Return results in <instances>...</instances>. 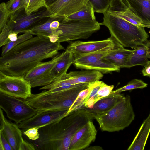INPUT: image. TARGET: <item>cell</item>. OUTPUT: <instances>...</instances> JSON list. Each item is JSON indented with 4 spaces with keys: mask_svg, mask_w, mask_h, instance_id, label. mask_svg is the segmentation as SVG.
<instances>
[{
    "mask_svg": "<svg viewBox=\"0 0 150 150\" xmlns=\"http://www.w3.org/2000/svg\"><path fill=\"white\" fill-rule=\"evenodd\" d=\"M150 133V111L142 123L139 129L128 148V150H143Z\"/></svg>",
    "mask_w": 150,
    "mask_h": 150,
    "instance_id": "23",
    "label": "cell"
},
{
    "mask_svg": "<svg viewBox=\"0 0 150 150\" xmlns=\"http://www.w3.org/2000/svg\"><path fill=\"white\" fill-rule=\"evenodd\" d=\"M47 6L45 0H30L27 8L25 10V14H30L42 7L46 8Z\"/></svg>",
    "mask_w": 150,
    "mask_h": 150,
    "instance_id": "32",
    "label": "cell"
},
{
    "mask_svg": "<svg viewBox=\"0 0 150 150\" xmlns=\"http://www.w3.org/2000/svg\"><path fill=\"white\" fill-rule=\"evenodd\" d=\"M132 52V50L125 49L121 44L117 43L102 59L120 68H127L128 60Z\"/></svg>",
    "mask_w": 150,
    "mask_h": 150,
    "instance_id": "18",
    "label": "cell"
},
{
    "mask_svg": "<svg viewBox=\"0 0 150 150\" xmlns=\"http://www.w3.org/2000/svg\"><path fill=\"white\" fill-rule=\"evenodd\" d=\"M125 96V95L121 93L111 92L107 96L96 102L91 108L82 107L94 115L101 113L110 110Z\"/></svg>",
    "mask_w": 150,
    "mask_h": 150,
    "instance_id": "20",
    "label": "cell"
},
{
    "mask_svg": "<svg viewBox=\"0 0 150 150\" xmlns=\"http://www.w3.org/2000/svg\"><path fill=\"white\" fill-rule=\"evenodd\" d=\"M92 6L95 12L103 14L109 9L111 0H88Z\"/></svg>",
    "mask_w": 150,
    "mask_h": 150,
    "instance_id": "29",
    "label": "cell"
},
{
    "mask_svg": "<svg viewBox=\"0 0 150 150\" xmlns=\"http://www.w3.org/2000/svg\"><path fill=\"white\" fill-rule=\"evenodd\" d=\"M114 88L113 85H108L105 83L103 85L97 92L96 96L94 100V104L100 100L108 96L112 91Z\"/></svg>",
    "mask_w": 150,
    "mask_h": 150,
    "instance_id": "33",
    "label": "cell"
},
{
    "mask_svg": "<svg viewBox=\"0 0 150 150\" xmlns=\"http://www.w3.org/2000/svg\"><path fill=\"white\" fill-rule=\"evenodd\" d=\"M144 66V68L141 71L143 75L150 78V60H148Z\"/></svg>",
    "mask_w": 150,
    "mask_h": 150,
    "instance_id": "39",
    "label": "cell"
},
{
    "mask_svg": "<svg viewBox=\"0 0 150 150\" xmlns=\"http://www.w3.org/2000/svg\"><path fill=\"white\" fill-rule=\"evenodd\" d=\"M0 32V47H1L10 42L8 37L9 34L12 32L7 23L4 26Z\"/></svg>",
    "mask_w": 150,
    "mask_h": 150,
    "instance_id": "35",
    "label": "cell"
},
{
    "mask_svg": "<svg viewBox=\"0 0 150 150\" xmlns=\"http://www.w3.org/2000/svg\"><path fill=\"white\" fill-rule=\"evenodd\" d=\"M88 83H81L66 90L50 92L45 90L38 94H32L25 100L38 111L64 109L69 110L79 93L87 88Z\"/></svg>",
    "mask_w": 150,
    "mask_h": 150,
    "instance_id": "4",
    "label": "cell"
},
{
    "mask_svg": "<svg viewBox=\"0 0 150 150\" xmlns=\"http://www.w3.org/2000/svg\"><path fill=\"white\" fill-rule=\"evenodd\" d=\"M85 150H103V148L99 146H91L89 147H88L86 148Z\"/></svg>",
    "mask_w": 150,
    "mask_h": 150,
    "instance_id": "43",
    "label": "cell"
},
{
    "mask_svg": "<svg viewBox=\"0 0 150 150\" xmlns=\"http://www.w3.org/2000/svg\"><path fill=\"white\" fill-rule=\"evenodd\" d=\"M0 150H13L3 132L0 131Z\"/></svg>",
    "mask_w": 150,
    "mask_h": 150,
    "instance_id": "37",
    "label": "cell"
},
{
    "mask_svg": "<svg viewBox=\"0 0 150 150\" xmlns=\"http://www.w3.org/2000/svg\"><path fill=\"white\" fill-rule=\"evenodd\" d=\"M39 129L37 127L31 128L23 131V133L29 139L35 141L38 139L40 137Z\"/></svg>",
    "mask_w": 150,
    "mask_h": 150,
    "instance_id": "36",
    "label": "cell"
},
{
    "mask_svg": "<svg viewBox=\"0 0 150 150\" xmlns=\"http://www.w3.org/2000/svg\"><path fill=\"white\" fill-rule=\"evenodd\" d=\"M100 25V23L96 20H73L61 22L57 29L50 30L43 36L48 38L50 40L54 43L86 39L99 30Z\"/></svg>",
    "mask_w": 150,
    "mask_h": 150,
    "instance_id": "6",
    "label": "cell"
},
{
    "mask_svg": "<svg viewBox=\"0 0 150 150\" xmlns=\"http://www.w3.org/2000/svg\"><path fill=\"white\" fill-rule=\"evenodd\" d=\"M88 0H57L48 5L42 17L62 19L74 13L85 6Z\"/></svg>",
    "mask_w": 150,
    "mask_h": 150,
    "instance_id": "10",
    "label": "cell"
},
{
    "mask_svg": "<svg viewBox=\"0 0 150 150\" xmlns=\"http://www.w3.org/2000/svg\"><path fill=\"white\" fill-rule=\"evenodd\" d=\"M104 83L103 81L99 80L88 84L87 88L89 89V91L84 100L83 107L86 108H91L93 107L94 104V100L96 96L97 92Z\"/></svg>",
    "mask_w": 150,
    "mask_h": 150,
    "instance_id": "26",
    "label": "cell"
},
{
    "mask_svg": "<svg viewBox=\"0 0 150 150\" xmlns=\"http://www.w3.org/2000/svg\"><path fill=\"white\" fill-rule=\"evenodd\" d=\"M30 0H25V6L24 9H25L27 7Z\"/></svg>",
    "mask_w": 150,
    "mask_h": 150,
    "instance_id": "45",
    "label": "cell"
},
{
    "mask_svg": "<svg viewBox=\"0 0 150 150\" xmlns=\"http://www.w3.org/2000/svg\"><path fill=\"white\" fill-rule=\"evenodd\" d=\"M6 4L10 15L14 14L22 8L24 9L25 0H10Z\"/></svg>",
    "mask_w": 150,
    "mask_h": 150,
    "instance_id": "31",
    "label": "cell"
},
{
    "mask_svg": "<svg viewBox=\"0 0 150 150\" xmlns=\"http://www.w3.org/2000/svg\"><path fill=\"white\" fill-rule=\"evenodd\" d=\"M107 11L137 26H140L141 20L127 7L119 6L114 9L108 10Z\"/></svg>",
    "mask_w": 150,
    "mask_h": 150,
    "instance_id": "25",
    "label": "cell"
},
{
    "mask_svg": "<svg viewBox=\"0 0 150 150\" xmlns=\"http://www.w3.org/2000/svg\"><path fill=\"white\" fill-rule=\"evenodd\" d=\"M103 14L100 25L107 27L112 38L124 47L133 49L148 41L149 35L145 27L137 26L107 11Z\"/></svg>",
    "mask_w": 150,
    "mask_h": 150,
    "instance_id": "3",
    "label": "cell"
},
{
    "mask_svg": "<svg viewBox=\"0 0 150 150\" xmlns=\"http://www.w3.org/2000/svg\"><path fill=\"white\" fill-rule=\"evenodd\" d=\"M0 107L17 125L31 117L38 111L25 100L0 93Z\"/></svg>",
    "mask_w": 150,
    "mask_h": 150,
    "instance_id": "7",
    "label": "cell"
},
{
    "mask_svg": "<svg viewBox=\"0 0 150 150\" xmlns=\"http://www.w3.org/2000/svg\"><path fill=\"white\" fill-rule=\"evenodd\" d=\"M44 12L41 11L29 15L25 13L18 16L16 13L10 15V19L7 24L9 26L12 32L24 33L30 31L35 26L36 23L42 17Z\"/></svg>",
    "mask_w": 150,
    "mask_h": 150,
    "instance_id": "13",
    "label": "cell"
},
{
    "mask_svg": "<svg viewBox=\"0 0 150 150\" xmlns=\"http://www.w3.org/2000/svg\"><path fill=\"white\" fill-rule=\"evenodd\" d=\"M32 87L24 76H10L0 71V93L26 100L32 94Z\"/></svg>",
    "mask_w": 150,
    "mask_h": 150,
    "instance_id": "9",
    "label": "cell"
},
{
    "mask_svg": "<svg viewBox=\"0 0 150 150\" xmlns=\"http://www.w3.org/2000/svg\"><path fill=\"white\" fill-rule=\"evenodd\" d=\"M119 5H125L122 0H111L110 5L109 8H112Z\"/></svg>",
    "mask_w": 150,
    "mask_h": 150,
    "instance_id": "40",
    "label": "cell"
},
{
    "mask_svg": "<svg viewBox=\"0 0 150 150\" xmlns=\"http://www.w3.org/2000/svg\"><path fill=\"white\" fill-rule=\"evenodd\" d=\"M148 84L141 80L134 79L124 86L114 91L111 92L121 93L125 91L135 89H143L147 87Z\"/></svg>",
    "mask_w": 150,
    "mask_h": 150,
    "instance_id": "28",
    "label": "cell"
},
{
    "mask_svg": "<svg viewBox=\"0 0 150 150\" xmlns=\"http://www.w3.org/2000/svg\"><path fill=\"white\" fill-rule=\"evenodd\" d=\"M149 43H150V40L149 41Z\"/></svg>",
    "mask_w": 150,
    "mask_h": 150,
    "instance_id": "47",
    "label": "cell"
},
{
    "mask_svg": "<svg viewBox=\"0 0 150 150\" xmlns=\"http://www.w3.org/2000/svg\"><path fill=\"white\" fill-rule=\"evenodd\" d=\"M67 74L73 85L95 82L100 80L103 76L102 73L96 70H85L71 71Z\"/></svg>",
    "mask_w": 150,
    "mask_h": 150,
    "instance_id": "22",
    "label": "cell"
},
{
    "mask_svg": "<svg viewBox=\"0 0 150 150\" xmlns=\"http://www.w3.org/2000/svg\"><path fill=\"white\" fill-rule=\"evenodd\" d=\"M94 116L102 131L112 132L123 130L135 119L130 96H125L109 110Z\"/></svg>",
    "mask_w": 150,
    "mask_h": 150,
    "instance_id": "5",
    "label": "cell"
},
{
    "mask_svg": "<svg viewBox=\"0 0 150 150\" xmlns=\"http://www.w3.org/2000/svg\"><path fill=\"white\" fill-rule=\"evenodd\" d=\"M140 26L142 27H146L150 28V25L141 24Z\"/></svg>",
    "mask_w": 150,
    "mask_h": 150,
    "instance_id": "46",
    "label": "cell"
},
{
    "mask_svg": "<svg viewBox=\"0 0 150 150\" xmlns=\"http://www.w3.org/2000/svg\"><path fill=\"white\" fill-rule=\"evenodd\" d=\"M68 110L57 109L38 111L31 117L23 121L18 125L23 132L33 127L39 129L57 121L68 115Z\"/></svg>",
    "mask_w": 150,
    "mask_h": 150,
    "instance_id": "11",
    "label": "cell"
},
{
    "mask_svg": "<svg viewBox=\"0 0 150 150\" xmlns=\"http://www.w3.org/2000/svg\"><path fill=\"white\" fill-rule=\"evenodd\" d=\"M10 14L7 8L6 4L2 2L0 4V32L6 25Z\"/></svg>",
    "mask_w": 150,
    "mask_h": 150,
    "instance_id": "34",
    "label": "cell"
},
{
    "mask_svg": "<svg viewBox=\"0 0 150 150\" xmlns=\"http://www.w3.org/2000/svg\"><path fill=\"white\" fill-rule=\"evenodd\" d=\"M109 51H98L74 57L73 64L77 68L96 70L103 74L119 72L120 68L102 59Z\"/></svg>",
    "mask_w": 150,
    "mask_h": 150,
    "instance_id": "8",
    "label": "cell"
},
{
    "mask_svg": "<svg viewBox=\"0 0 150 150\" xmlns=\"http://www.w3.org/2000/svg\"><path fill=\"white\" fill-rule=\"evenodd\" d=\"M35 149L34 145L24 139L21 144L20 148V150H35Z\"/></svg>",
    "mask_w": 150,
    "mask_h": 150,
    "instance_id": "38",
    "label": "cell"
},
{
    "mask_svg": "<svg viewBox=\"0 0 150 150\" xmlns=\"http://www.w3.org/2000/svg\"><path fill=\"white\" fill-rule=\"evenodd\" d=\"M18 34L14 32H11L9 34L8 37L9 42H13L16 41L18 37L17 36Z\"/></svg>",
    "mask_w": 150,
    "mask_h": 150,
    "instance_id": "42",
    "label": "cell"
},
{
    "mask_svg": "<svg viewBox=\"0 0 150 150\" xmlns=\"http://www.w3.org/2000/svg\"><path fill=\"white\" fill-rule=\"evenodd\" d=\"M34 35L32 32L29 31L18 36L16 41L10 42L2 47L1 56L4 55L15 46L32 38Z\"/></svg>",
    "mask_w": 150,
    "mask_h": 150,
    "instance_id": "27",
    "label": "cell"
},
{
    "mask_svg": "<svg viewBox=\"0 0 150 150\" xmlns=\"http://www.w3.org/2000/svg\"><path fill=\"white\" fill-rule=\"evenodd\" d=\"M127 8L141 21L150 25V0H122Z\"/></svg>",
    "mask_w": 150,
    "mask_h": 150,
    "instance_id": "19",
    "label": "cell"
},
{
    "mask_svg": "<svg viewBox=\"0 0 150 150\" xmlns=\"http://www.w3.org/2000/svg\"><path fill=\"white\" fill-rule=\"evenodd\" d=\"M74 56L71 51L65 50L49 74L37 84V86H44L51 83L55 80L67 73L70 66L73 64Z\"/></svg>",
    "mask_w": 150,
    "mask_h": 150,
    "instance_id": "14",
    "label": "cell"
},
{
    "mask_svg": "<svg viewBox=\"0 0 150 150\" xmlns=\"http://www.w3.org/2000/svg\"><path fill=\"white\" fill-rule=\"evenodd\" d=\"M57 0H45L47 6L53 3Z\"/></svg>",
    "mask_w": 150,
    "mask_h": 150,
    "instance_id": "44",
    "label": "cell"
},
{
    "mask_svg": "<svg viewBox=\"0 0 150 150\" xmlns=\"http://www.w3.org/2000/svg\"><path fill=\"white\" fill-rule=\"evenodd\" d=\"M60 23L58 20H54L51 23L50 25V30H54L57 29L59 27Z\"/></svg>",
    "mask_w": 150,
    "mask_h": 150,
    "instance_id": "41",
    "label": "cell"
},
{
    "mask_svg": "<svg viewBox=\"0 0 150 150\" xmlns=\"http://www.w3.org/2000/svg\"><path fill=\"white\" fill-rule=\"evenodd\" d=\"M119 43L110 37L107 39L96 41L71 42L66 50L71 52L75 57L78 55L98 51H110Z\"/></svg>",
    "mask_w": 150,
    "mask_h": 150,
    "instance_id": "12",
    "label": "cell"
},
{
    "mask_svg": "<svg viewBox=\"0 0 150 150\" xmlns=\"http://www.w3.org/2000/svg\"><path fill=\"white\" fill-rule=\"evenodd\" d=\"M133 49L129 58L127 68L137 65L144 66L150 59V44L149 41Z\"/></svg>",
    "mask_w": 150,
    "mask_h": 150,
    "instance_id": "21",
    "label": "cell"
},
{
    "mask_svg": "<svg viewBox=\"0 0 150 150\" xmlns=\"http://www.w3.org/2000/svg\"><path fill=\"white\" fill-rule=\"evenodd\" d=\"M89 91L87 88L82 90L79 94L72 106L68 111V114L81 108L84 105V101Z\"/></svg>",
    "mask_w": 150,
    "mask_h": 150,
    "instance_id": "30",
    "label": "cell"
},
{
    "mask_svg": "<svg viewBox=\"0 0 150 150\" xmlns=\"http://www.w3.org/2000/svg\"><path fill=\"white\" fill-rule=\"evenodd\" d=\"M65 50L59 42L36 36L16 45L0 58V71L7 75L24 76L44 59L53 57Z\"/></svg>",
    "mask_w": 150,
    "mask_h": 150,
    "instance_id": "1",
    "label": "cell"
},
{
    "mask_svg": "<svg viewBox=\"0 0 150 150\" xmlns=\"http://www.w3.org/2000/svg\"><path fill=\"white\" fill-rule=\"evenodd\" d=\"M94 119L93 113L82 107L60 120L39 128V137L34 143L36 149L69 150L76 132Z\"/></svg>",
    "mask_w": 150,
    "mask_h": 150,
    "instance_id": "2",
    "label": "cell"
},
{
    "mask_svg": "<svg viewBox=\"0 0 150 150\" xmlns=\"http://www.w3.org/2000/svg\"><path fill=\"white\" fill-rule=\"evenodd\" d=\"M94 12L93 6L88 2L87 5L81 10L64 18L62 22L73 20L95 21L96 20Z\"/></svg>",
    "mask_w": 150,
    "mask_h": 150,
    "instance_id": "24",
    "label": "cell"
},
{
    "mask_svg": "<svg viewBox=\"0 0 150 150\" xmlns=\"http://www.w3.org/2000/svg\"><path fill=\"white\" fill-rule=\"evenodd\" d=\"M3 111L0 108V131L2 132L13 150H20L21 144L23 140L22 132L18 125L6 119Z\"/></svg>",
    "mask_w": 150,
    "mask_h": 150,
    "instance_id": "16",
    "label": "cell"
},
{
    "mask_svg": "<svg viewBox=\"0 0 150 150\" xmlns=\"http://www.w3.org/2000/svg\"><path fill=\"white\" fill-rule=\"evenodd\" d=\"M97 133L93 121L88 122L75 134L70 142L69 150L85 149L95 141Z\"/></svg>",
    "mask_w": 150,
    "mask_h": 150,
    "instance_id": "15",
    "label": "cell"
},
{
    "mask_svg": "<svg viewBox=\"0 0 150 150\" xmlns=\"http://www.w3.org/2000/svg\"><path fill=\"white\" fill-rule=\"evenodd\" d=\"M61 55L62 53L58 54L50 61L39 63L26 73L24 78L32 87H37L38 83L49 74Z\"/></svg>",
    "mask_w": 150,
    "mask_h": 150,
    "instance_id": "17",
    "label": "cell"
}]
</instances>
